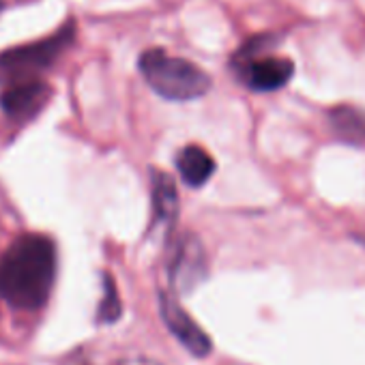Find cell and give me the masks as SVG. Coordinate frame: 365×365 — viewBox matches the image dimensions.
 <instances>
[{"label": "cell", "instance_id": "obj_1", "mask_svg": "<svg viewBox=\"0 0 365 365\" xmlns=\"http://www.w3.org/2000/svg\"><path fill=\"white\" fill-rule=\"evenodd\" d=\"M56 279V247L43 235H24L0 256V299L16 309H39Z\"/></svg>", "mask_w": 365, "mask_h": 365}, {"label": "cell", "instance_id": "obj_2", "mask_svg": "<svg viewBox=\"0 0 365 365\" xmlns=\"http://www.w3.org/2000/svg\"><path fill=\"white\" fill-rule=\"evenodd\" d=\"M140 71L148 86L170 101H192L209 93L211 78L196 63L170 56L163 50H146L140 56Z\"/></svg>", "mask_w": 365, "mask_h": 365}, {"label": "cell", "instance_id": "obj_3", "mask_svg": "<svg viewBox=\"0 0 365 365\" xmlns=\"http://www.w3.org/2000/svg\"><path fill=\"white\" fill-rule=\"evenodd\" d=\"M76 37V26L69 22L52 37L35 43H26L0 54V84H16L24 80H37L39 71H46L71 43Z\"/></svg>", "mask_w": 365, "mask_h": 365}, {"label": "cell", "instance_id": "obj_4", "mask_svg": "<svg viewBox=\"0 0 365 365\" xmlns=\"http://www.w3.org/2000/svg\"><path fill=\"white\" fill-rule=\"evenodd\" d=\"M207 271H209V262H207L205 245L196 235H185L174 250V258L170 267L172 288L182 294L192 292L196 286L205 282Z\"/></svg>", "mask_w": 365, "mask_h": 365}, {"label": "cell", "instance_id": "obj_5", "mask_svg": "<svg viewBox=\"0 0 365 365\" xmlns=\"http://www.w3.org/2000/svg\"><path fill=\"white\" fill-rule=\"evenodd\" d=\"M241 80L252 88V91H260V93H271L277 91L282 86H286L294 73V65L288 58H279V56H254L247 61H239L235 63Z\"/></svg>", "mask_w": 365, "mask_h": 365}, {"label": "cell", "instance_id": "obj_6", "mask_svg": "<svg viewBox=\"0 0 365 365\" xmlns=\"http://www.w3.org/2000/svg\"><path fill=\"white\" fill-rule=\"evenodd\" d=\"M159 312L165 322V327L172 331V335L185 346L194 356H207L211 352V339L209 335L190 318V314L182 309L176 299L168 292L159 294Z\"/></svg>", "mask_w": 365, "mask_h": 365}, {"label": "cell", "instance_id": "obj_7", "mask_svg": "<svg viewBox=\"0 0 365 365\" xmlns=\"http://www.w3.org/2000/svg\"><path fill=\"white\" fill-rule=\"evenodd\" d=\"M50 86L41 80H24L16 84H7L5 93L0 95V106L5 114L14 120H29L33 118L48 101Z\"/></svg>", "mask_w": 365, "mask_h": 365}, {"label": "cell", "instance_id": "obj_8", "mask_svg": "<svg viewBox=\"0 0 365 365\" xmlns=\"http://www.w3.org/2000/svg\"><path fill=\"white\" fill-rule=\"evenodd\" d=\"M176 168L180 178L190 187H202L215 172V159L198 144H190L176 155Z\"/></svg>", "mask_w": 365, "mask_h": 365}, {"label": "cell", "instance_id": "obj_9", "mask_svg": "<svg viewBox=\"0 0 365 365\" xmlns=\"http://www.w3.org/2000/svg\"><path fill=\"white\" fill-rule=\"evenodd\" d=\"M150 192H153V211H155L157 222L170 228L178 215V192H176L174 180L165 172L153 170Z\"/></svg>", "mask_w": 365, "mask_h": 365}, {"label": "cell", "instance_id": "obj_10", "mask_svg": "<svg viewBox=\"0 0 365 365\" xmlns=\"http://www.w3.org/2000/svg\"><path fill=\"white\" fill-rule=\"evenodd\" d=\"M329 125L335 135L350 144L365 142V114L350 106H339L329 112Z\"/></svg>", "mask_w": 365, "mask_h": 365}, {"label": "cell", "instance_id": "obj_11", "mask_svg": "<svg viewBox=\"0 0 365 365\" xmlns=\"http://www.w3.org/2000/svg\"><path fill=\"white\" fill-rule=\"evenodd\" d=\"M118 316H120V299H118L116 286L110 275H103V299H101L97 318L99 322H116Z\"/></svg>", "mask_w": 365, "mask_h": 365}, {"label": "cell", "instance_id": "obj_12", "mask_svg": "<svg viewBox=\"0 0 365 365\" xmlns=\"http://www.w3.org/2000/svg\"><path fill=\"white\" fill-rule=\"evenodd\" d=\"M5 5H9V0H0V9H3Z\"/></svg>", "mask_w": 365, "mask_h": 365}]
</instances>
